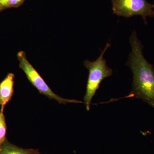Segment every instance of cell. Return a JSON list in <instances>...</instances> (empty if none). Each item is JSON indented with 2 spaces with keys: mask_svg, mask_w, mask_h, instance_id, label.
<instances>
[{
  "mask_svg": "<svg viewBox=\"0 0 154 154\" xmlns=\"http://www.w3.org/2000/svg\"><path fill=\"white\" fill-rule=\"evenodd\" d=\"M111 2L113 14L119 17L128 18L140 16L146 25L147 17H154V4L146 0H111Z\"/></svg>",
  "mask_w": 154,
  "mask_h": 154,
  "instance_id": "obj_4",
  "label": "cell"
},
{
  "mask_svg": "<svg viewBox=\"0 0 154 154\" xmlns=\"http://www.w3.org/2000/svg\"><path fill=\"white\" fill-rule=\"evenodd\" d=\"M38 149L19 147L6 139L0 148V154H40Z\"/></svg>",
  "mask_w": 154,
  "mask_h": 154,
  "instance_id": "obj_6",
  "label": "cell"
},
{
  "mask_svg": "<svg viewBox=\"0 0 154 154\" xmlns=\"http://www.w3.org/2000/svg\"><path fill=\"white\" fill-rule=\"evenodd\" d=\"M8 2V0H0V5L3 7H7Z\"/></svg>",
  "mask_w": 154,
  "mask_h": 154,
  "instance_id": "obj_9",
  "label": "cell"
},
{
  "mask_svg": "<svg viewBox=\"0 0 154 154\" xmlns=\"http://www.w3.org/2000/svg\"><path fill=\"white\" fill-rule=\"evenodd\" d=\"M17 57L19 62V67L24 71L29 82L37 89L40 94L47 96L51 100L54 99L60 104L64 105L69 103H84L75 99H64L53 92L38 72L28 61L25 52L19 51L17 54Z\"/></svg>",
  "mask_w": 154,
  "mask_h": 154,
  "instance_id": "obj_3",
  "label": "cell"
},
{
  "mask_svg": "<svg viewBox=\"0 0 154 154\" xmlns=\"http://www.w3.org/2000/svg\"><path fill=\"white\" fill-rule=\"evenodd\" d=\"M14 74L10 73L0 83V105L2 109H4L14 95Z\"/></svg>",
  "mask_w": 154,
  "mask_h": 154,
  "instance_id": "obj_5",
  "label": "cell"
},
{
  "mask_svg": "<svg viewBox=\"0 0 154 154\" xmlns=\"http://www.w3.org/2000/svg\"><path fill=\"white\" fill-rule=\"evenodd\" d=\"M132 47L126 65L132 71V89L127 98L140 99L154 107V67L143 54V46L138 39L136 31L129 38Z\"/></svg>",
  "mask_w": 154,
  "mask_h": 154,
  "instance_id": "obj_1",
  "label": "cell"
},
{
  "mask_svg": "<svg viewBox=\"0 0 154 154\" xmlns=\"http://www.w3.org/2000/svg\"><path fill=\"white\" fill-rule=\"evenodd\" d=\"M4 109L1 108L0 111V148L7 139V126L5 117L4 114Z\"/></svg>",
  "mask_w": 154,
  "mask_h": 154,
  "instance_id": "obj_7",
  "label": "cell"
},
{
  "mask_svg": "<svg viewBox=\"0 0 154 154\" xmlns=\"http://www.w3.org/2000/svg\"><path fill=\"white\" fill-rule=\"evenodd\" d=\"M40 154H42L40 153Z\"/></svg>",
  "mask_w": 154,
  "mask_h": 154,
  "instance_id": "obj_10",
  "label": "cell"
},
{
  "mask_svg": "<svg viewBox=\"0 0 154 154\" xmlns=\"http://www.w3.org/2000/svg\"><path fill=\"white\" fill-rule=\"evenodd\" d=\"M110 46V42H107L101 55L96 60L92 62L86 60L84 62V65L89 71L86 94L84 97V103L88 111L90 110L91 101L102 81L113 74V70L107 66L106 60L103 57L106 50Z\"/></svg>",
  "mask_w": 154,
  "mask_h": 154,
  "instance_id": "obj_2",
  "label": "cell"
},
{
  "mask_svg": "<svg viewBox=\"0 0 154 154\" xmlns=\"http://www.w3.org/2000/svg\"><path fill=\"white\" fill-rule=\"evenodd\" d=\"M24 0H8V6H17L19 5Z\"/></svg>",
  "mask_w": 154,
  "mask_h": 154,
  "instance_id": "obj_8",
  "label": "cell"
}]
</instances>
